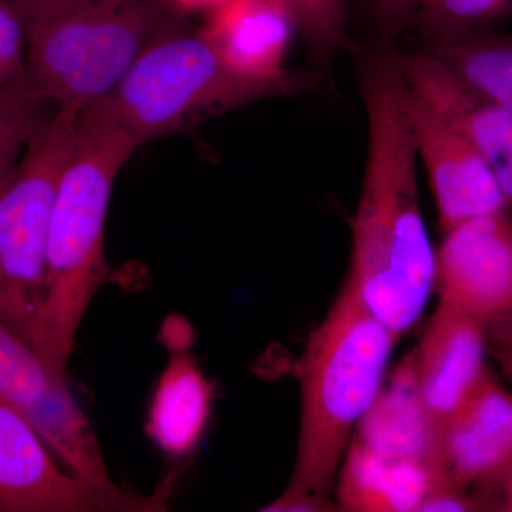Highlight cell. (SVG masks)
Here are the masks:
<instances>
[{
	"instance_id": "cell-29",
	"label": "cell",
	"mask_w": 512,
	"mask_h": 512,
	"mask_svg": "<svg viewBox=\"0 0 512 512\" xmlns=\"http://www.w3.org/2000/svg\"><path fill=\"white\" fill-rule=\"evenodd\" d=\"M501 511L512 512V470L501 484Z\"/></svg>"
},
{
	"instance_id": "cell-1",
	"label": "cell",
	"mask_w": 512,
	"mask_h": 512,
	"mask_svg": "<svg viewBox=\"0 0 512 512\" xmlns=\"http://www.w3.org/2000/svg\"><path fill=\"white\" fill-rule=\"evenodd\" d=\"M360 90L369 136L348 279L370 312L400 339L426 311L436 251L421 214L406 83L390 52L363 59Z\"/></svg>"
},
{
	"instance_id": "cell-11",
	"label": "cell",
	"mask_w": 512,
	"mask_h": 512,
	"mask_svg": "<svg viewBox=\"0 0 512 512\" xmlns=\"http://www.w3.org/2000/svg\"><path fill=\"white\" fill-rule=\"evenodd\" d=\"M404 83L463 134L497 178L512 217V116L430 52H392Z\"/></svg>"
},
{
	"instance_id": "cell-7",
	"label": "cell",
	"mask_w": 512,
	"mask_h": 512,
	"mask_svg": "<svg viewBox=\"0 0 512 512\" xmlns=\"http://www.w3.org/2000/svg\"><path fill=\"white\" fill-rule=\"evenodd\" d=\"M0 402L28 421L60 464L103 490H120L67 377L15 330L0 322Z\"/></svg>"
},
{
	"instance_id": "cell-19",
	"label": "cell",
	"mask_w": 512,
	"mask_h": 512,
	"mask_svg": "<svg viewBox=\"0 0 512 512\" xmlns=\"http://www.w3.org/2000/svg\"><path fill=\"white\" fill-rule=\"evenodd\" d=\"M512 18V0H423L410 20L430 45L493 29Z\"/></svg>"
},
{
	"instance_id": "cell-5",
	"label": "cell",
	"mask_w": 512,
	"mask_h": 512,
	"mask_svg": "<svg viewBox=\"0 0 512 512\" xmlns=\"http://www.w3.org/2000/svg\"><path fill=\"white\" fill-rule=\"evenodd\" d=\"M309 84L308 77L292 72L276 80L242 76L201 30L187 26L151 46L100 101L141 147L256 101L302 92Z\"/></svg>"
},
{
	"instance_id": "cell-15",
	"label": "cell",
	"mask_w": 512,
	"mask_h": 512,
	"mask_svg": "<svg viewBox=\"0 0 512 512\" xmlns=\"http://www.w3.org/2000/svg\"><path fill=\"white\" fill-rule=\"evenodd\" d=\"M201 32L242 76L276 80L291 73L284 64L296 28L282 0H229Z\"/></svg>"
},
{
	"instance_id": "cell-20",
	"label": "cell",
	"mask_w": 512,
	"mask_h": 512,
	"mask_svg": "<svg viewBox=\"0 0 512 512\" xmlns=\"http://www.w3.org/2000/svg\"><path fill=\"white\" fill-rule=\"evenodd\" d=\"M57 111L56 104L32 89L25 77L0 86V156L28 146Z\"/></svg>"
},
{
	"instance_id": "cell-10",
	"label": "cell",
	"mask_w": 512,
	"mask_h": 512,
	"mask_svg": "<svg viewBox=\"0 0 512 512\" xmlns=\"http://www.w3.org/2000/svg\"><path fill=\"white\" fill-rule=\"evenodd\" d=\"M406 111L417 158L429 174L443 234L474 218L507 212L497 178L483 157L407 84Z\"/></svg>"
},
{
	"instance_id": "cell-27",
	"label": "cell",
	"mask_w": 512,
	"mask_h": 512,
	"mask_svg": "<svg viewBox=\"0 0 512 512\" xmlns=\"http://www.w3.org/2000/svg\"><path fill=\"white\" fill-rule=\"evenodd\" d=\"M178 12L187 15L195 12H214L229 0H168Z\"/></svg>"
},
{
	"instance_id": "cell-26",
	"label": "cell",
	"mask_w": 512,
	"mask_h": 512,
	"mask_svg": "<svg viewBox=\"0 0 512 512\" xmlns=\"http://www.w3.org/2000/svg\"><path fill=\"white\" fill-rule=\"evenodd\" d=\"M485 330H487L488 345L512 342V311L503 318L495 320Z\"/></svg>"
},
{
	"instance_id": "cell-23",
	"label": "cell",
	"mask_w": 512,
	"mask_h": 512,
	"mask_svg": "<svg viewBox=\"0 0 512 512\" xmlns=\"http://www.w3.org/2000/svg\"><path fill=\"white\" fill-rule=\"evenodd\" d=\"M423 0H369L370 12L383 39L396 40L409 29L410 20Z\"/></svg>"
},
{
	"instance_id": "cell-13",
	"label": "cell",
	"mask_w": 512,
	"mask_h": 512,
	"mask_svg": "<svg viewBox=\"0 0 512 512\" xmlns=\"http://www.w3.org/2000/svg\"><path fill=\"white\" fill-rule=\"evenodd\" d=\"M448 478L458 490L490 491L512 470V396L488 372L444 429Z\"/></svg>"
},
{
	"instance_id": "cell-14",
	"label": "cell",
	"mask_w": 512,
	"mask_h": 512,
	"mask_svg": "<svg viewBox=\"0 0 512 512\" xmlns=\"http://www.w3.org/2000/svg\"><path fill=\"white\" fill-rule=\"evenodd\" d=\"M350 441L379 456L421 464L450 481L443 434L431 424L417 393L414 350L384 380Z\"/></svg>"
},
{
	"instance_id": "cell-25",
	"label": "cell",
	"mask_w": 512,
	"mask_h": 512,
	"mask_svg": "<svg viewBox=\"0 0 512 512\" xmlns=\"http://www.w3.org/2000/svg\"><path fill=\"white\" fill-rule=\"evenodd\" d=\"M26 148V147H25ZM22 150H12L0 156V195L6 190L10 181L15 177L16 170H18L20 158H22Z\"/></svg>"
},
{
	"instance_id": "cell-3",
	"label": "cell",
	"mask_w": 512,
	"mask_h": 512,
	"mask_svg": "<svg viewBox=\"0 0 512 512\" xmlns=\"http://www.w3.org/2000/svg\"><path fill=\"white\" fill-rule=\"evenodd\" d=\"M397 342L346 279L299 359L298 450L291 481L279 497L330 498L353 433L382 390Z\"/></svg>"
},
{
	"instance_id": "cell-28",
	"label": "cell",
	"mask_w": 512,
	"mask_h": 512,
	"mask_svg": "<svg viewBox=\"0 0 512 512\" xmlns=\"http://www.w3.org/2000/svg\"><path fill=\"white\" fill-rule=\"evenodd\" d=\"M491 355L497 360L501 372L512 383V342L490 345Z\"/></svg>"
},
{
	"instance_id": "cell-22",
	"label": "cell",
	"mask_w": 512,
	"mask_h": 512,
	"mask_svg": "<svg viewBox=\"0 0 512 512\" xmlns=\"http://www.w3.org/2000/svg\"><path fill=\"white\" fill-rule=\"evenodd\" d=\"M28 22L9 0H0V86L25 77Z\"/></svg>"
},
{
	"instance_id": "cell-9",
	"label": "cell",
	"mask_w": 512,
	"mask_h": 512,
	"mask_svg": "<svg viewBox=\"0 0 512 512\" xmlns=\"http://www.w3.org/2000/svg\"><path fill=\"white\" fill-rule=\"evenodd\" d=\"M434 288L447 306L487 328L512 311V217L485 215L444 232Z\"/></svg>"
},
{
	"instance_id": "cell-2",
	"label": "cell",
	"mask_w": 512,
	"mask_h": 512,
	"mask_svg": "<svg viewBox=\"0 0 512 512\" xmlns=\"http://www.w3.org/2000/svg\"><path fill=\"white\" fill-rule=\"evenodd\" d=\"M138 147L101 101L80 110L53 207L45 303L32 342L64 375L84 315L109 275L104 238L114 181Z\"/></svg>"
},
{
	"instance_id": "cell-4",
	"label": "cell",
	"mask_w": 512,
	"mask_h": 512,
	"mask_svg": "<svg viewBox=\"0 0 512 512\" xmlns=\"http://www.w3.org/2000/svg\"><path fill=\"white\" fill-rule=\"evenodd\" d=\"M168 0H70L28 28L26 82L57 109L106 99L158 40L187 28Z\"/></svg>"
},
{
	"instance_id": "cell-18",
	"label": "cell",
	"mask_w": 512,
	"mask_h": 512,
	"mask_svg": "<svg viewBox=\"0 0 512 512\" xmlns=\"http://www.w3.org/2000/svg\"><path fill=\"white\" fill-rule=\"evenodd\" d=\"M427 52L512 116V36L488 29L430 45Z\"/></svg>"
},
{
	"instance_id": "cell-24",
	"label": "cell",
	"mask_w": 512,
	"mask_h": 512,
	"mask_svg": "<svg viewBox=\"0 0 512 512\" xmlns=\"http://www.w3.org/2000/svg\"><path fill=\"white\" fill-rule=\"evenodd\" d=\"M20 10L28 22V28L37 20L45 19L57 9L69 3L70 0H9Z\"/></svg>"
},
{
	"instance_id": "cell-6",
	"label": "cell",
	"mask_w": 512,
	"mask_h": 512,
	"mask_svg": "<svg viewBox=\"0 0 512 512\" xmlns=\"http://www.w3.org/2000/svg\"><path fill=\"white\" fill-rule=\"evenodd\" d=\"M76 107L29 141L0 195V322L32 345L46 295L47 244L60 177L76 136Z\"/></svg>"
},
{
	"instance_id": "cell-17",
	"label": "cell",
	"mask_w": 512,
	"mask_h": 512,
	"mask_svg": "<svg viewBox=\"0 0 512 512\" xmlns=\"http://www.w3.org/2000/svg\"><path fill=\"white\" fill-rule=\"evenodd\" d=\"M346 451L336 490L342 511L419 512L434 491L453 487L430 468L379 456L353 441Z\"/></svg>"
},
{
	"instance_id": "cell-8",
	"label": "cell",
	"mask_w": 512,
	"mask_h": 512,
	"mask_svg": "<svg viewBox=\"0 0 512 512\" xmlns=\"http://www.w3.org/2000/svg\"><path fill=\"white\" fill-rule=\"evenodd\" d=\"M36 430L0 402V512H143L164 510L161 495L103 490L55 460Z\"/></svg>"
},
{
	"instance_id": "cell-16",
	"label": "cell",
	"mask_w": 512,
	"mask_h": 512,
	"mask_svg": "<svg viewBox=\"0 0 512 512\" xmlns=\"http://www.w3.org/2000/svg\"><path fill=\"white\" fill-rule=\"evenodd\" d=\"M171 325L178 342L174 345L167 340L171 353L151 400L146 433L165 456L180 460L190 456L204 437L214 402V384L184 345V339L190 336L184 335L187 325H181V320Z\"/></svg>"
},
{
	"instance_id": "cell-21",
	"label": "cell",
	"mask_w": 512,
	"mask_h": 512,
	"mask_svg": "<svg viewBox=\"0 0 512 512\" xmlns=\"http://www.w3.org/2000/svg\"><path fill=\"white\" fill-rule=\"evenodd\" d=\"M296 32L318 63H326L346 40L349 0H282Z\"/></svg>"
},
{
	"instance_id": "cell-12",
	"label": "cell",
	"mask_w": 512,
	"mask_h": 512,
	"mask_svg": "<svg viewBox=\"0 0 512 512\" xmlns=\"http://www.w3.org/2000/svg\"><path fill=\"white\" fill-rule=\"evenodd\" d=\"M488 346L485 326L439 303L414 353L421 406L441 434L490 372Z\"/></svg>"
}]
</instances>
